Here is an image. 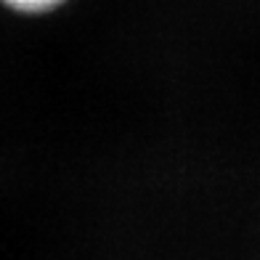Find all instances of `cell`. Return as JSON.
Segmentation results:
<instances>
[{"instance_id": "1", "label": "cell", "mask_w": 260, "mask_h": 260, "mask_svg": "<svg viewBox=\"0 0 260 260\" xmlns=\"http://www.w3.org/2000/svg\"><path fill=\"white\" fill-rule=\"evenodd\" d=\"M3 3L21 8V11H43V8H51L56 3H61V0H3Z\"/></svg>"}]
</instances>
